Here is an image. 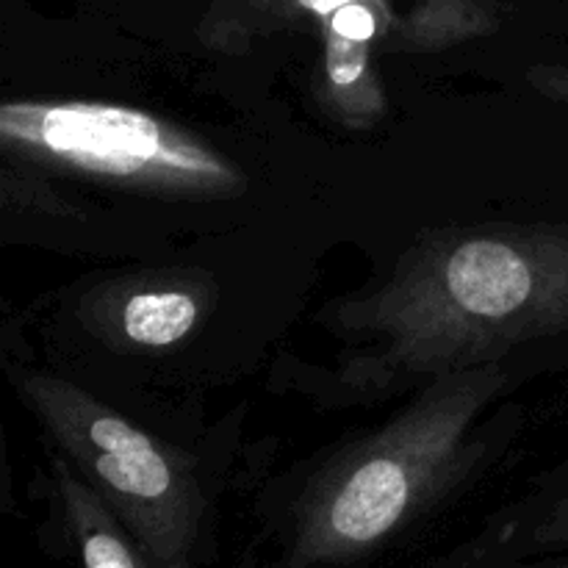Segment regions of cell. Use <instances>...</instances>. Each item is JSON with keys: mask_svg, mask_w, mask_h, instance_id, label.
<instances>
[{"mask_svg": "<svg viewBox=\"0 0 568 568\" xmlns=\"http://www.w3.org/2000/svg\"><path fill=\"white\" fill-rule=\"evenodd\" d=\"M20 392L67 464L150 558L164 568L211 566V497L192 458L70 381L31 375Z\"/></svg>", "mask_w": 568, "mask_h": 568, "instance_id": "3", "label": "cell"}, {"mask_svg": "<svg viewBox=\"0 0 568 568\" xmlns=\"http://www.w3.org/2000/svg\"><path fill=\"white\" fill-rule=\"evenodd\" d=\"M503 22L491 0H416L405 14H394L381 48L433 53L466 39L488 37Z\"/></svg>", "mask_w": 568, "mask_h": 568, "instance_id": "8", "label": "cell"}, {"mask_svg": "<svg viewBox=\"0 0 568 568\" xmlns=\"http://www.w3.org/2000/svg\"><path fill=\"white\" fill-rule=\"evenodd\" d=\"M503 361L447 372L366 442L344 449L283 505L258 568H364L477 464L471 427L505 392Z\"/></svg>", "mask_w": 568, "mask_h": 568, "instance_id": "2", "label": "cell"}, {"mask_svg": "<svg viewBox=\"0 0 568 568\" xmlns=\"http://www.w3.org/2000/svg\"><path fill=\"white\" fill-rule=\"evenodd\" d=\"M444 568H568L566 558H536V555H521V558H503V555H471L453 560Z\"/></svg>", "mask_w": 568, "mask_h": 568, "instance_id": "11", "label": "cell"}, {"mask_svg": "<svg viewBox=\"0 0 568 568\" xmlns=\"http://www.w3.org/2000/svg\"><path fill=\"white\" fill-rule=\"evenodd\" d=\"M375 44L369 39L322 28V72L316 94L342 125L355 131L372 128L386 111L381 72L372 55Z\"/></svg>", "mask_w": 568, "mask_h": 568, "instance_id": "7", "label": "cell"}, {"mask_svg": "<svg viewBox=\"0 0 568 568\" xmlns=\"http://www.w3.org/2000/svg\"><path fill=\"white\" fill-rule=\"evenodd\" d=\"M203 314V297L194 286L181 281H133L111 288H100L83 305L89 331L105 342L128 347H172L183 342Z\"/></svg>", "mask_w": 568, "mask_h": 568, "instance_id": "5", "label": "cell"}, {"mask_svg": "<svg viewBox=\"0 0 568 568\" xmlns=\"http://www.w3.org/2000/svg\"><path fill=\"white\" fill-rule=\"evenodd\" d=\"M53 471L61 538L75 568H164L139 547L67 460H55ZM236 568H258V552L250 549Z\"/></svg>", "mask_w": 568, "mask_h": 568, "instance_id": "6", "label": "cell"}, {"mask_svg": "<svg viewBox=\"0 0 568 568\" xmlns=\"http://www.w3.org/2000/svg\"><path fill=\"white\" fill-rule=\"evenodd\" d=\"M466 552L503 555V558L568 552V491L544 505L538 514L508 521L497 536L475 544Z\"/></svg>", "mask_w": 568, "mask_h": 568, "instance_id": "10", "label": "cell"}, {"mask_svg": "<svg viewBox=\"0 0 568 568\" xmlns=\"http://www.w3.org/2000/svg\"><path fill=\"white\" fill-rule=\"evenodd\" d=\"M0 139L6 155L144 194L233 197L247 186L242 170L209 142L116 103L9 100L0 109Z\"/></svg>", "mask_w": 568, "mask_h": 568, "instance_id": "4", "label": "cell"}, {"mask_svg": "<svg viewBox=\"0 0 568 568\" xmlns=\"http://www.w3.org/2000/svg\"><path fill=\"white\" fill-rule=\"evenodd\" d=\"M530 81L538 92L568 105V67H536L530 72Z\"/></svg>", "mask_w": 568, "mask_h": 568, "instance_id": "12", "label": "cell"}, {"mask_svg": "<svg viewBox=\"0 0 568 568\" xmlns=\"http://www.w3.org/2000/svg\"><path fill=\"white\" fill-rule=\"evenodd\" d=\"M353 0H214L203 33L220 44H244L255 33L292 26L303 17L325 20Z\"/></svg>", "mask_w": 568, "mask_h": 568, "instance_id": "9", "label": "cell"}, {"mask_svg": "<svg viewBox=\"0 0 568 568\" xmlns=\"http://www.w3.org/2000/svg\"><path fill=\"white\" fill-rule=\"evenodd\" d=\"M336 325L375 338L338 369V394L358 403L568 333V225L430 233L377 292L338 305Z\"/></svg>", "mask_w": 568, "mask_h": 568, "instance_id": "1", "label": "cell"}]
</instances>
